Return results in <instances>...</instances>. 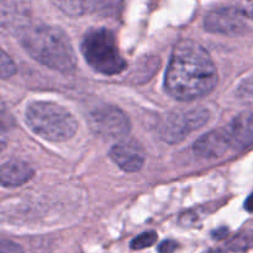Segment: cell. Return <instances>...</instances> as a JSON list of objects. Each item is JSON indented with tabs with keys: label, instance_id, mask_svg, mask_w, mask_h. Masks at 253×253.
Instances as JSON below:
<instances>
[{
	"label": "cell",
	"instance_id": "14",
	"mask_svg": "<svg viewBox=\"0 0 253 253\" xmlns=\"http://www.w3.org/2000/svg\"><path fill=\"white\" fill-rule=\"evenodd\" d=\"M231 247L235 251H242L253 247V232H246L235 237L234 241L231 242Z\"/></svg>",
	"mask_w": 253,
	"mask_h": 253
},
{
	"label": "cell",
	"instance_id": "8",
	"mask_svg": "<svg viewBox=\"0 0 253 253\" xmlns=\"http://www.w3.org/2000/svg\"><path fill=\"white\" fill-rule=\"evenodd\" d=\"M110 158L128 173L138 172L145 163V153L137 143L132 141H121L111 147Z\"/></svg>",
	"mask_w": 253,
	"mask_h": 253
},
{
	"label": "cell",
	"instance_id": "2",
	"mask_svg": "<svg viewBox=\"0 0 253 253\" xmlns=\"http://www.w3.org/2000/svg\"><path fill=\"white\" fill-rule=\"evenodd\" d=\"M21 44L32 58L48 68L63 73L76 68L77 58L71 41L58 27H31L21 35Z\"/></svg>",
	"mask_w": 253,
	"mask_h": 253
},
{
	"label": "cell",
	"instance_id": "10",
	"mask_svg": "<svg viewBox=\"0 0 253 253\" xmlns=\"http://www.w3.org/2000/svg\"><path fill=\"white\" fill-rule=\"evenodd\" d=\"M231 146L246 148L253 145V113H242L232 119L226 128Z\"/></svg>",
	"mask_w": 253,
	"mask_h": 253
},
{
	"label": "cell",
	"instance_id": "7",
	"mask_svg": "<svg viewBox=\"0 0 253 253\" xmlns=\"http://www.w3.org/2000/svg\"><path fill=\"white\" fill-rule=\"evenodd\" d=\"M245 16L240 9L234 7H219L205 16L204 26L212 34L236 35L245 29Z\"/></svg>",
	"mask_w": 253,
	"mask_h": 253
},
{
	"label": "cell",
	"instance_id": "6",
	"mask_svg": "<svg viewBox=\"0 0 253 253\" xmlns=\"http://www.w3.org/2000/svg\"><path fill=\"white\" fill-rule=\"evenodd\" d=\"M91 130L99 136L108 138L124 137L130 132L127 116L116 106H101L89 116Z\"/></svg>",
	"mask_w": 253,
	"mask_h": 253
},
{
	"label": "cell",
	"instance_id": "13",
	"mask_svg": "<svg viewBox=\"0 0 253 253\" xmlns=\"http://www.w3.org/2000/svg\"><path fill=\"white\" fill-rule=\"evenodd\" d=\"M57 6L69 15H79L83 12L85 0H54Z\"/></svg>",
	"mask_w": 253,
	"mask_h": 253
},
{
	"label": "cell",
	"instance_id": "3",
	"mask_svg": "<svg viewBox=\"0 0 253 253\" xmlns=\"http://www.w3.org/2000/svg\"><path fill=\"white\" fill-rule=\"evenodd\" d=\"M25 121L32 132L52 142L69 140L78 128L74 116L63 106L51 101L29 104L25 111Z\"/></svg>",
	"mask_w": 253,
	"mask_h": 253
},
{
	"label": "cell",
	"instance_id": "15",
	"mask_svg": "<svg viewBox=\"0 0 253 253\" xmlns=\"http://www.w3.org/2000/svg\"><path fill=\"white\" fill-rule=\"evenodd\" d=\"M15 72H16V66L12 62V59L2 51L1 58H0V73H1V77L2 78H7V77H11Z\"/></svg>",
	"mask_w": 253,
	"mask_h": 253
},
{
	"label": "cell",
	"instance_id": "5",
	"mask_svg": "<svg viewBox=\"0 0 253 253\" xmlns=\"http://www.w3.org/2000/svg\"><path fill=\"white\" fill-rule=\"evenodd\" d=\"M209 120V111L204 108L173 111L160 125L161 137L168 143H178L190 132L202 127Z\"/></svg>",
	"mask_w": 253,
	"mask_h": 253
},
{
	"label": "cell",
	"instance_id": "1",
	"mask_svg": "<svg viewBox=\"0 0 253 253\" xmlns=\"http://www.w3.org/2000/svg\"><path fill=\"white\" fill-rule=\"evenodd\" d=\"M217 83L214 61L202 44L184 40L173 48L165 85L180 101H192L209 94Z\"/></svg>",
	"mask_w": 253,
	"mask_h": 253
},
{
	"label": "cell",
	"instance_id": "16",
	"mask_svg": "<svg viewBox=\"0 0 253 253\" xmlns=\"http://www.w3.org/2000/svg\"><path fill=\"white\" fill-rule=\"evenodd\" d=\"M178 249V244L173 240H166L161 242L158 246V252L160 253H173Z\"/></svg>",
	"mask_w": 253,
	"mask_h": 253
},
{
	"label": "cell",
	"instance_id": "21",
	"mask_svg": "<svg viewBox=\"0 0 253 253\" xmlns=\"http://www.w3.org/2000/svg\"><path fill=\"white\" fill-rule=\"evenodd\" d=\"M209 253H226V252L221 249H215V250H212V251H210Z\"/></svg>",
	"mask_w": 253,
	"mask_h": 253
},
{
	"label": "cell",
	"instance_id": "19",
	"mask_svg": "<svg viewBox=\"0 0 253 253\" xmlns=\"http://www.w3.org/2000/svg\"><path fill=\"white\" fill-rule=\"evenodd\" d=\"M245 208H246L247 211L253 212V193L247 198L246 203H245Z\"/></svg>",
	"mask_w": 253,
	"mask_h": 253
},
{
	"label": "cell",
	"instance_id": "17",
	"mask_svg": "<svg viewBox=\"0 0 253 253\" xmlns=\"http://www.w3.org/2000/svg\"><path fill=\"white\" fill-rule=\"evenodd\" d=\"M240 10H241V12L245 16L253 19V0H241Z\"/></svg>",
	"mask_w": 253,
	"mask_h": 253
},
{
	"label": "cell",
	"instance_id": "11",
	"mask_svg": "<svg viewBox=\"0 0 253 253\" xmlns=\"http://www.w3.org/2000/svg\"><path fill=\"white\" fill-rule=\"evenodd\" d=\"M0 175L4 187H19L31 179L34 169L22 161H9L2 165Z\"/></svg>",
	"mask_w": 253,
	"mask_h": 253
},
{
	"label": "cell",
	"instance_id": "4",
	"mask_svg": "<svg viewBox=\"0 0 253 253\" xmlns=\"http://www.w3.org/2000/svg\"><path fill=\"white\" fill-rule=\"evenodd\" d=\"M82 53L94 71L105 76H115L126 68L115 37L108 29L90 30L82 42Z\"/></svg>",
	"mask_w": 253,
	"mask_h": 253
},
{
	"label": "cell",
	"instance_id": "18",
	"mask_svg": "<svg viewBox=\"0 0 253 253\" xmlns=\"http://www.w3.org/2000/svg\"><path fill=\"white\" fill-rule=\"evenodd\" d=\"M1 253H22L21 247L10 241H2Z\"/></svg>",
	"mask_w": 253,
	"mask_h": 253
},
{
	"label": "cell",
	"instance_id": "20",
	"mask_svg": "<svg viewBox=\"0 0 253 253\" xmlns=\"http://www.w3.org/2000/svg\"><path fill=\"white\" fill-rule=\"evenodd\" d=\"M226 234H227L226 229H220V230H217V231L214 232V237L215 239H222V237H224Z\"/></svg>",
	"mask_w": 253,
	"mask_h": 253
},
{
	"label": "cell",
	"instance_id": "9",
	"mask_svg": "<svg viewBox=\"0 0 253 253\" xmlns=\"http://www.w3.org/2000/svg\"><path fill=\"white\" fill-rule=\"evenodd\" d=\"M231 142L225 128L222 130H212L203 135L194 143V152L200 157L216 158L226 153Z\"/></svg>",
	"mask_w": 253,
	"mask_h": 253
},
{
	"label": "cell",
	"instance_id": "12",
	"mask_svg": "<svg viewBox=\"0 0 253 253\" xmlns=\"http://www.w3.org/2000/svg\"><path fill=\"white\" fill-rule=\"evenodd\" d=\"M157 241V232L156 231H146L136 236L131 241L130 246L132 250H143L151 247Z\"/></svg>",
	"mask_w": 253,
	"mask_h": 253
}]
</instances>
